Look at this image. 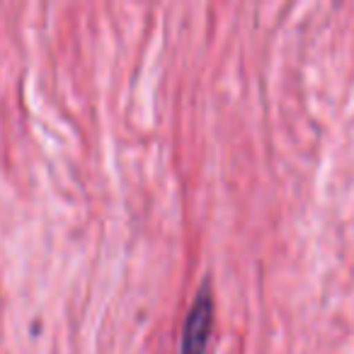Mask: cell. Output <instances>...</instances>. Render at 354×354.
Listing matches in <instances>:
<instances>
[{
	"instance_id": "6da1fadb",
	"label": "cell",
	"mask_w": 354,
	"mask_h": 354,
	"mask_svg": "<svg viewBox=\"0 0 354 354\" xmlns=\"http://www.w3.org/2000/svg\"><path fill=\"white\" fill-rule=\"evenodd\" d=\"M212 318H214L212 294H209V289L204 286V289L194 296L192 306H189V313H187L185 330H183V349H180V354H204L207 352Z\"/></svg>"
}]
</instances>
